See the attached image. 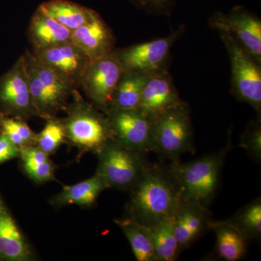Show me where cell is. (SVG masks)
Returning a JSON list of instances; mask_svg holds the SVG:
<instances>
[{"mask_svg":"<svg viewBox=\"0 0 261 261\" xmlns=\"http://www.w3.org/2000/svg\"><path fill=\"white\" fill-rule=\"evenodd\" d=\"M150 75L142 72L123 71L113 94L110 109H139L144 87Z\"/></svg>","mask_w":261,"mask_h":261,"instance_id":"cell-20","label":"cell"},{"mask_svg":"<svg viewBox=\"0 0 261 261\" xmlns=\"http://www.w3.org/2000/svg\"><path fill=\"white\" fill-rule=\"evenodd\" d=\"M115 140L133 150L152 152V121L139 109H110L106 112Z\"/></svg>","mask_w":261,"mask_h":261,"instance_id":"cell-11","label":"cell"},{"mask_svg":"<svg viewBox=\"0 0 261 261\" xmlns=\"http://www.w3.org/2000/svg\"><path fill=\"white\" fill-rule=\"evenodd\" d=\"M20 149L5 135H0V164L18 157Z\"/></svg>","mask_w":261,"mask_h":261,"instance_id":"cell-31","label":"cell"},{"mask_svg":"<svg viewBox=\"0 0 261 261\" xmlns=\"http://www.w3.org/2000/svg\"><path fill=\"white\" fill-rule=\"evenodd\" d=\"M70 41L91 61L114 50L115 37L112 30L96 11L85 23L72 32Z\"/></svg>","mask_w":261,"mask_h":261,"instance_id":"cell-14","label":"cell"},{"mask_svg":"<svg viewBox=\"0 0 261 261\" xmlns=\"http://www.w3.org/2000/svg\"><path fill=\"white\" fill-rule=\"evenodd\" d=\"M181 101L172 78L163 70L149 75L142 92L139 110L152 121Z\"/></svg>","mask_w":261,"mask_h":261,"instance_id":"cell-15","label":"cell"},{"mask_svg":"<svg viewBox=\"0 0 261 261\" xmlns=\"http://www.w3.org/2000/svg\"><path fill=\"white\" fill-rule=\"evenodd\" d=\"M34 54L74 88L80 85L84 72L91 61L71 41L34 51Z\"/></svg>","mask_w":261,"mask_h":261,"instance_id":"cell-12","label":"cell"},{"mask_svg":"<svg viewBox=\"0 0 261 261\" xmlns=\"http://www.w3.org/2000/svg\"><path fill=\"white\" fill-rule=\"evenodd\" d=\"M183 27L161 38L113 51L123 71H137L153 74L166 70L165 65L173 43L181 35Z\"/></svg>","mask_w":261,"mask_h":261,"instance_id":"cell-8","label":"cell"},{"mask_svg":"<svg viewBox=\"0 0 261 261\" xmlns=\"http://www.w3.org/2000/svg\"><path fill=\"white\" fill-rule=\"evenodd\" d=\"M240 147L246 149L252 159L257 162L261 160V123L260 120L252 121L240 139Z\"/></svg>","mask_w":261,"mask_h":261,"instance_id":"cell-27","label":"cell"},{"mask_svg":"<svg viewBox=\"0 0 261 261\" xmlns=\"http://www.w3.org/2000/svg\"><path fill=\"white\" fill-rule=\"evenodd\" d=\"M216 238V253L221 260L238 261L247 252V241L233 225L226 221H213L209 224Z\"/></svg>","mask_w":261,"mask_h":261,"instance_id":"cell-19","label":"cell"},{"mask_svg":"<svg viewBox=\"0 0 261 261\" xmlns=\"http://www.w3.org/2000/svg\"><path fill=\"white\" fill-rule=\"evenodd\" d=\"M25 170L31 178L38 182L49 181L54 176V168L49 160L37 166L25 167Z\"/></svg>","mask_w":261,"mask_h":261,"instance_id":"cell-28","label":"cell"},{"mask_svg":"<svg viewBox=\"0 0 261 261\" xmlns=\"http://www.w3.org/2000/svg\"><path fill=\"white\" fill-rule=\"evenodd\" d=\"M123 69L112 53L90 61L81 80L86 94L101 110L107 112Z\"/></svg>","mask_w":261,"mask_h":261,"instance_id":"cell-9","label":"cell"},{"mask_svg":"<svg viewBox=\"0 0 261 261\" xmlns=\"http://www.w3.org/2000/svg\"><path fill=\"white\" fill-rule=\"evenodd\" d=\"M38 9L71 32L85 23L94 13L93 10L67 0H50Z\"/></svg>","mask_w":261,"mask_h":261,"instance_id":"cell-21","label":"cell"},{"mask_svg":"<svg viewBox=\"0 0 261 261\" xmlns=\"http://www.w3.org/2000/svg\"><path fill=\"white\" fill-rule=\"evenodd\" d=\"M228 51L231 68V92L240 102L247 103L260 115L261 68L253 57L229 34L218 30Z\"/></svg>","mask_w":261,"mask_h":261,"instance_id":"cell-6","label":"cell"},{"mask_svg":"<svg viewBox=\"0 0 261 261\" xmlns=\"http://www.w3.org/2000/svg\"><path fill=\"white\" fill-rule=\"evenodd\" d=\"M128 219L150 228L173 217L181 202L176 182L166 167L150 164L132 189Z\"/></svg>","mask_w":261,"mask_h":261,"instance_id":"cell-1","label":"cell"},{"mask_svg":"<svg viewBox=\"0 0 261 261\" xmlns=\"http://www.w3.org/2000/svg\"><path fill=\"white\" fill-rule=\"evenodd\" d=\"M231 148L229 137L227 145L219 152L186 163L171 161L166 168L177 185L181 201H194L209 207L217 191L224 160Z\"/></svg>","mask_w":261,"mask_h":261,"instance_id":"cell-2","label":"cell"},{"mask_svg":"<svg viewBox=\"0 0 261 261\" xmlns=\"http://www.w3.org/2000/svg\"><path fill=\"white\" fill-rule=\"evenodd\" d=\"M127 240L137 261H155V252L150 229L133 220L126 219L117 221Z\"/></svg>","mask_w":261,"mask_h":261,"instance_id":"cell-23","label":"cell"},{"mask_svg":"<svg viewBox=\"0 0 261 261\" xmlns=\"http://www.w3.org/2000/svg\"><path fill=\"white\" fill-rule=\"evenodd\" d=\"M28 33L34 51L70 42L72 35L71 31L38 8L31 20Z\"/></svg>","mask_w":261,"mask_h":261,"instance_id":"cell-17","label":"cell"},{"mask_svg":"<svg viewBox=\"0 0 261 261\" xmlns=\"http://www.w3.org/2000/svg\"><path fill=\"white\" fill-rule=\"evenodd\" d=\"M132 3L147 11L164 13L170 9L174 0H132Z\"/></svg>","mask_w":261,"mask_h":261,"instance_id":"cell-30","label":"cell"},{"mask_svg":"<svg viewBox=\"0 0 261 261\" xmlns=\"http://www.w3.org/2000/svg\"><path fill=\"white\" fill-rule=\"evenodd\" d=\"M97 154L99 161L97 173L108 188L132 190L150 165L144 159L145 154L125 147L115 139L110 140Z\"/></svg>","mask_w":261,"mask_h":261,"instance_id":"cell-5","label":"cell"},{"mask_svg":"<svg viewBox=\"0 0 261 261\" xmlns=\"http://www.w3.org/2000/svg\"><path fill=\"white\" fill-rule=\"evenodd\" d=\"M65 137L82 148L98 152L110 140L114 139L108 117L102 116L92 106L77 99L63 122Z\"/></svg>","mask_w":261,"mask_h":261,"instance_id":"cell-7","label":"cell"},{"mask_svg":"<svg viewBox=\"0 0 261 261\" xmlns=\"http://www.w3.org/2000/svg\"><path fill=\"white\" fill-rule=\"evenodd\" d=\"M108 186L97 173L88 179L84 180L72 186L65 187L57 196L55 202L58 205H75L90 206L93 205L98 196Z\"/></svg>","mask_w":261,"mask_h":261,"instance_id":"cell-22","label":"cell"},{"mask_svg":"<svg viewBox=\"0 0 261 261\" xmlns=\"http://www.w3.org/2000/svg\"><path fill=\"white\" fill-rule=\"evenodd\" d=\"M23 57L36 113L51 118L64 106L75 88L39 61L34 53L27 51Z\"/></svg>","mask_w":261,"mask_h":261,"instance_id":"cell-4","label":"cell"},{"mask_svg":"<svg viewBox=\"0 0 261 261\" xmlns=\"http://www.w3.org/2000/svg\"><path fill=\"white\" fill-rule=\"evenodd\" d=\"M0 99L15 112L23 115L37 114L31 96L23 56L2 82Z\"/></svg>","mask_w":261,"mask_h":261,"instance_id":"cell-16","label":"cell"},{"mask_svg":"<svg viewBox=\"0 0 261 261\" xmlns=\"http://www.w3.org/2000/svg\"><path fill=\"white\" fill-rule=\"evenodd\" d=\"M193 132L190 108L181 100L152 121V152L171 161L193 153Z\"/></svg>","mask_w":261,"mask_h":261,"instance_id":"cell-3","label":"cell"},{"mask_svg":"<svg viewBox=\"0 0 261 261\" xmlns=\"http://www.w3.org/2000/svg\"><path fill=\"white\" fill-rule=\"evenodd\" d=\"M228 222L250 240H258L261 236V200L260 197L242 207L230 219Z\"/></svg>","mask_w":261,"mask_h":261,"instance_id":"cell-25","label":"cell"},{"mask_svg":"<svg viewBox=\"0 0 261 261\" xmlns=\"http://www.w3.org/2000/svg\"><path fill=\"white\" fill-rule=\"evenodd\" d=\"M212 28L229 33L257 63H261V20L245 7L238 5L228 15L216 13Z\"/></svg>","mask_w":261,"mask_h":261,"instance_id":"cell-10","label":"cell"},{"mask_svg":"<svg viewBox=\"0 0 261 261\" xmlns=\"http://www.w3.org/2000/svg\"><path fill=\"white\" fill-rule=\"evenodd\" d=\"M65 137L63 123L56 120H49L42 132L36 137L38 147L46 154L53 153L61 145Z\"/></svg>","mask_w":261,"mask_h":261,"instance_id":"cell-26","label":"cell"},{"mask_svg":"<svg viewBox=\"0 0 261 261\" xmlns=\"http://www.w3.org/2000/svg\"><path fill=\"white\" fill-rule=\"evenodd\" d=\"M211 220L208 207L194 201H181L173 216L175 236L180 251L191 246L210 229Z\"/></svg>","mask_w":261,"mask_h":261,"instance_id":"cell-13","label":"cell"},{"mask_svg":"<svg viewBox=\"0 0 261 261\" xmlns=\"http://www.w3.org/2000/svg\"><path fill=\"white\" fill-rule=\"evenodd\" d=\"M149 229L153 240L155 261L177 260L181 251L175 236L173 217L161 221Z\"/></svg>","mask_w":261,"mask_h":261,"instance_id":"cell-24","label":"cell"},{"mask_svg":"<svg viewBox=\"0 0 261 261\" xmlns=\"http://www.w3.org/2000/svg\"><path fill=\"white\" fill-rule=\"evenodd\" d=\"M20 154L23 160L24 168L37 166L49 160L48 154L39 147H22L20 149Z\"/></svg>","mask_w":261,"mask_h":261,"instance_id":"cell-29","label":"cell"},{"mask_svg":"<svg viewBox=\"0 0 261 261\" xmlns=\"http://www.w3.org/2000/svg\"><path fill=\"white\" fill-rule=\"evenodd\" d=\"M0 257L10 261H27L32 258V252L23 234L11 215L1 202Z\"/></svg>","mask_w":261,"mask_h":261,"instance_id":"cell-18","label":"cell"}]
</instances>
